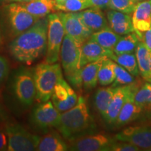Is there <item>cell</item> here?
<instances>
[{
  "label": "cell",
  "mask_w": 151,
  "mask_h": 151,
  "mask_svg": "<svg viewBox=\"0 0 151 151\" xmlns=\"http://www.w3.org/2000/svg\"><path fill=\"white\" fill-rule=\"evenodd\" d=\"M116 141L115 137L105 133L95 132L70 141L69 150L110 151L111 146Z\"/></svg>",
  "instance_id": "cell-10"
},
{
  "label": "cell",
  "mask_w": 151,
  "mask_h": 151,
  "mask_svg": "<svg viewBox=\"0 0 151 151\" xmlns=\"http://www.w3.org/2000/svg\"><path fill=\"white\" fill-rule=\"evenodd\" d=\"M113 54V50L103 48L95 41L89 39L81 47V67L83 68L87 64L102 58H111Z\"/></svg>",
  "instance_id": "cell-17"
},
{
  "label": "cell",
  "mask_w": 151,
  "mask_h": 151,
  "mask_svg": "<svg viewBox=\"0 0 151 151\" xmlns=\"http://www.w3.org/2000/svg\"><path fill=\"white\" fill-rule=\"evenodd\" d=\"M90 8H97L101 10L109 9L110 0H88Z\"/></svg>",
  "instance_id": "cell-35"
},
{
  "label": "cell",
  "mask_w": 151,
  "mask_h": 151,
  "mask_svg": "<svg viewBox=\"0 0 151 151\" xmlns=\"http://www.w3.org/2000/svg\"><path fill=\"white\" fill-rule=\"evenodd\" d=\"M107 20L111 29L120 36L134 32L129 14L111 9L107 12Z\"/></svg>",
  "instance_id": "cell-19"
},
{
  "label": "cell",
  "mask_w": 151,
  "mask_h": 151,
  "mask_svg": "<svg viewBox=\"0 0 151 151\" xmlns=\"http://www.w3.org/2000/svg\"><path fill=\"white\" fill-rule=\"evenodd\" d=\"M56 129L69 142L97 132V124L90 113L86 97L79 96L73 108L61 113Z\"/></svg>",
  "instance_id": "cell-2"
},
{
  "label": "cell",
  "mask_w": 151,
  "mask_h": 151,
  "mask_svg": "<svg viewBox=\"0 0 151 151\" xmlns=\"http://www.w3.org/2000/svg\"><path fill=\"white\" fill-rule=\"evenodd\" d=\"M141 150L135 145L125 141L117 140L111 146L110 151H139Z\"/></svg>",
  "instance_id": "cell-33"
},
{
  "label": "cell",
  "mask_w": 151,
  "mask_h": 151,
  "mask_svg": "<svg viewBox=\"0 0 151 151\" xmlns=\"http://www.w3.org/2000/svg\"><path fill=\"white\" fill-rule=\"evenodd\" d=\"M61 113L54 106L51 101L41 102L34 109L30 121L34 127L41 131L48 132L52 128H56L59 122Z\"/></svg>",
  "instance_id": "cell-11"
},
{
  "label": "cell",
  "mask_w": 151,
  "mask_h": 151,
  "mask_svg": "<svg viewBox=\"0 0 151 151\" xmlns=\"http://www.w3.org/2000/svg\"><path fill=\"white\" fill-rule=\"evenodd\" d=\"M56 10L62 12H79L90 8L88 0H67L61 3H56Z\"/></svg>",
  "instance_id": "cell-31"
},
{
  "label": "cell",
  "mask_w": 151,
  "mask_h": 151,
  "mask_svg": "<svg viewBox=\"0 0 151 151\" xmlns=\"http://www.w3.org/2000/svg\"><path fill=\"white\" fill-rule=\"evenodd\" d=\"M132 1H134V2H135V3H137V2H136V1H135V0H132Z\"/></svg>",
  "instance_id": "cell-45"
},
{
  "label": "cell",
  "mask_w": 151,
  "mask_h": 151,
  "mask_svg": "<svg viewBox=\"0 0 151 151\" xmlns=\"http://www.w3.org/2000/svg\"><path fill=\"white\" fill-rule=\"evenodd\" d=\"M4 130L8 137L9 151L37 150L41 137L28 132L18 123L9 122Z\"/></svg>",
  "instance_id": "cell-6"
},
{
  "label": "cell",
  "mask_w": 151,
  "mask_h": 151,
  "mask_svg": "<svg viewBox=\"0 0 151 151\" xmlns=\"http://www.w3.org/2000/svg\"><path fill=\"white\" fill-rule=\"evenodd\" d=\"M7 118V115L2 105L0 103V122L6 121Z\"/></svg>",
  "instance_id": "cell-38"
},
{
  "label": "cell",
  "mask_w": 151,
  "mask_h": 151,
  "mask_svg": "<svg viewBox=\"0 0 151 151\" xmlns=\"http://www.w3.org/2000/svg\"><path fill=\"white\" fill-rule=\"evenodd\" d=\"M134 101L141 110L140 120H151V84L143 83L136 90Z\"/></svg>",
  "instance_id": "cell-20"
},
{
  "label": "cell",
  "mask_w": 151,
  "mask_h": 151,
  "mask_svg": "<svg viewBox=\"0 0 151 151\" xmlns=\"http://www.w3.org/2000/svg\"><path fill=\"white\" fill-rule=\"evenodd\" d=\"M29 14L39 18H42L56 11L55 0H32L22 4Z\"/></svg>",
  "instance_id": "cell-24"
},
{
  "label": "cell",
  "mask_w": 151,
  "mask_h": 151,
  "mask_svg": "<svg viewBox=\"0 0 151 151\" xmlns=\"http://www.w3.org/2000/svg\"><path fill=\"white\" fill-rule=\"evenodd\" d=\"M48 18L38 20L29 29L15 38L9 45V51L17 61L31 64L46 54Z\"/></svg>",
  "instance_id": "cell-1"
},
{
  "label": "cell",
  "mask_w": 151,
  "mask_h": 151,
  "mask_svg": "<svg viewBox=\"0 0 151 151\" xmlns=\"http://www.w3.org/2000/svg\"><path fill=\"white\" fill-rule=\"evenodd\" d=\"M143 123L124 128L114 136L116 140L129 142L139 147L141 150H147L151 147V120H144Z\"/></svg>",
  "instance_id": "cell-9"
},
{
  "label": "cell",
  "mask_w": 151,
  "mask_h": 151,
  "mask_svg": "<svg viewBox=\"0 0 151 151\" xmlns=\"http://www.w3.org/2000/svg\"><path fill=\"white\" fill-rule=\"evenodd\" d=\"M140 41L135 32L120 37L116 46L113 49V53L116 55L135 52L137 46Z\"/></svg>",
  "instance_id": "cell-27"
},
{
  "label": "cell",
  "mask_w": 151,
  "mask_h": 151,
  "mask_svg": "<svg viewBox=\"0 0 151 151\" xmlns=\"http://www.w3.org/2000/svg\"><path fill=\"white\" fill-rule=\"evenodd\" d=\"M110 59L118 63V65H121L134 76L138 77L139 76V71L135 52L120 55L113 54Z\"/></svg>",
  "instance_id": "cell-28"
},
{
  "label": "cell",
  "mask_w": 151,
  "mask_h": 151,
  "mask_svg": "<svg viewBox=\"0 0 151 151\" xmlns=\"http://www.w3.org/2000/svg\"><path fill=\"white\" fill-rule=\"evenodd\" d=\"M145 1V0H135V1L137 3L138 2H140V1Z\"/></svg>",
  "instance_id": "cell-42"
},
{
  "label": "cell",
  "mask_w": 151,
  "mask_h": 151,
  "mask_svg": "<svg viewBox=\"0 0 151 151\" xmlns=\"http://www.w3.org/2000/svg\"><path fill=\"white\" fill-rule=\"evenodd\" d=\"M141 84L139 81H136L135 82L126 86L117 87L108 109L106 111L104 120L109 124L113 125L118 118L119 113L121 110L122 106L127 101L129 94L136 87Z\"/></svg>",
  "instance_id": "cell-14"
},
{
  "label": "cell",
  "mask_w": 151,
  "mask_h": 151,
  "mask_svg": "<svg viewBox=\"0 0 151 151\" xmlns=\"http://www.w3.org/2000/svg\"><path fill=\"white\" fill-rule=\"evenodd\" d=\"M111 64H112L115 75H116V79L111 85V86L119 87L126 86V85L131 84L132 83L135 82V76H132L121 65H118V63L113 61L112 60H111Z\"/></svg>",
  "instance_id": "cell-30"
},
{
  "label": "cell",
  "mask_w": 151,
  "mask_h": 151,
  "mask_svg": "<svg viewBox=\"0 0 151 151\" xmlns=\"http://www.w3.org/2000/svg\"><path fill=\"white\" fill-rule=\"evenodd\" d=\"M146 151H151V147H150V148H149Z\"/></svg>",
  "instance_id": "cell-44"
},
{
  "label": "cell",
  "mask_w": 151,
  "mask_h": 151,
  "mask_svg": "<svg viewBox=\"0 0 151 151\" xmlns=\"http://www.w3.org/2000/svg\"><path fill=\"white\" fill-rule=\"evenodd\" d=\"M55 1L56 3H61V2H63V1H67V0H55Z\"/></svg>",
  "instance_id": "cell-40"
},
{
  "label": "cell",
  "mask_w": 151,
  "mask_h": 151,
  "mask_svg": "<svg viewBox=\"0 0 151 151\" xmlns=\"http://www.w3.org/2000/svg\"><path fill=\"white\" fill-rule=\"evenodd\" d=\"M13 94L24 106H29L36 99V87L33 70L22 67L16 71L12 80Z\"/></svg>",
  "instance_id": "cell-5"
},
{
  "label": "cell",
  "mask_w": 151,
  "mask_h": 151,
  "mask_svg": "<svg viewBox=\"0 0 151 151\" xmlns=\"http://www.w3.org/2000/svg\"><path fill=\"white\" fill-rule=\"evenodd\" d=\"M2 43V38H1V32H0V46Z\"/></svg>",
  "instance_id": "cell-41"
},
{
  "label": "cell",
  "mask_w": 151,
  "mask_h": 151,
  "mask_svg": "<svg viewBox=\"0 0 151 151\" xmlns=\"http://www.w3.org/2000/svg\"><path fill=\"white\" fill-rule=\"evenodd\" d=\"M137 3L132 0H110L109 9L127 14H132Z\"/></svg>",
  "instance_id": "cell-32"
},
{
  "label": "cell",
  "mask_w": 151,
  "mask_h": 151,
  "mask_svg": "<svg viewBox=\"0 0 151 151\" xmlns=\"http://www.w3.org/2000/svg\"><path fill=\"white\" fill-rule=\"evenodd\" d=\"M37 150L66 151L69 150V145L58 132H47L46 135L41 138Z\"/></svg>",
  "instance_id": "cell-22"
},
{
  "label": "cell",
  "mask_w": 151,
  "mask_h": 151,
  "mask_svg": "<svg viewBox=\"0 0 151 151\" xmlns=\"http://www.w3.org/2000/svg\"><path fill=\"white\" fill-rule=\"evenodd\" d=\"M47 49L46 62L56 63L60 58V50L65 32L58 14H50L48 17Z\"/></svg>",
  "instance_id": "cell-7"
},
{
  "label": "cell",
  "mask_w": 151,
  "mask_h": 151,
  "mask_svg": "<svg viewBox=\"0 0 151 151\" xmlns=\"http://www.w3.org/2000/svg\"><path fill=\"white\" fill-rule=\"evenodd\" d=\"M120 37L121 36L113 32L109 26L104 29L92 33L90 39L95 41L103 48L113 50Z\"/></svg>",
  "instance_id": "cell-25"
},
{
  "label": "cell",
  "mask_w": 151,
  "mask_h": 151,
  "mask_svg": "<svg viewBox=\"0 0 151 151\" xmlns=\"http://www.w3.org/2000/svg\"><path fill=\"white\" fill-rule=\"evenodd\" d=\"M132 20L134 29L141 41L142 34L151 27V0L137 4L132 13Z\"/></svg>",
  "instance_id": "cell-15"
},
{
  "label": "cell",
  "mask_w": 151,
  "mask_h": 151,
  "mask_svg": "<svg viewBox=\"0 0 151 151\" xmlns=\"http://www.w3.org/2000/svg\"><path fill=\"white\" fill-rule=\"evenodd\" d=\"M141 41L146 45V46L151 52V27L142 34Z\"/></svg>",
  "instance_id": "cell-37"
},
{
  "label": "cell",
  "mask_w": 151,
  "mask_h": 151,
  "mask_svg": "<svg viewBox=\"0 0 151 151\" xmlns=\"http://www.w3.org/2000/svg\"><path fill=\"white\" fill-rule=\"evenodd\" d=\"M141 84L139 85L134 89L129 94L127 101L120 110L116 122L113 126L116 127H120L127 125L128 124L139 120L141 119V110L139 106L136 104L134 101V94L139 87Z\"/></svg>",
  "instance_id": "cell-16"
},
{
  "label": "cell",
  "mask_w": 151,
  "mask_h": 151,
  "mask_svg": "<svg viewBox=\"0 0 151 151\" xmlns=\"http://www.w3.org/2000/svg\"><path fill=\"white\" fill-rule=\"evenodd\" d=\"M58 14L63 24L65 35L70 36L83 46L90 39L92 32L85 25L77 12H61Z\"/></svg>",
  "instance_id": "cell-12"
},
{
  "label": "cell",
  "mask_w": 151,
  "mask_h": 151,
  "mask_svg": "<svg viewBox=\"0 0 151 151\" xmlns=\"http://www.w3.org/2000/svg\"><path fill=\"white\" fill-rule=\"evenodd\" d=\"M150 84H151V82H150Z\"/></svg>",
  "instance_id": "cell-46"
},
{
  "label": "cell",
  "mask_w": 151,
  "mask_h": 151,
  "mask_svg": "<svg viewBox=\"0 0 151 151\" xmlns=\"http://www.w3.org/2000/svg\"><path fill=\"white\" fill-rule=\"evenodd\" d=\"M77 14L92 33L109 27L108 20L101 9L91 7L77 12Z\"/></svg>",
  "instance_id": "cell-18"
},
{
  "label": "cell",
  "mask_w": 151,
  "mask_h": 151,
  "mask_svg": "<svg viewBox=\"0 0 151 151\" xmlns=\"http://www.w3.org/2000/svg\"><path fill=\"white\" fill-rule=\"evenodd\" d=\"M139 75L147 82H151V52L142 41L138 43L135 51Z\"/></svg>",
  "instance_id": "cell-21"
},
{
  "label": "cell",
  "mask_w": 151,
  "mask_h": 151,
  "mask_svg": "<svg viewBox=\"0 0 151 151\" xmlns=\"http://www.w3.org/2000/svg\"><path fill=\"white\" fill-rule=\"evenodd\" d=\"M5 10L11 33L16 37L40 19L29 14L20 3L9 4L6 6Z\"/></svg>",
  "instance_id": "cell-8"
},
{
  "label": "cell",
  "mask_w": 151,
  "mask_h": 151,
  "mask_svg": "<svg viewBox=\"0 0 151 151\" xmlns=\"http://www.w3.org/2000/svg\"><path fill=\"white\" fill-rule=\"evenodd\" d=\"M1 1H11V0H0Z\"/></svg>",
  "instance_id": "cell-43"
},
{
  "label": "cell",
  "mask_w": 151,
  "mask_h": 151,
  "mask_svg": "<svg viewBox=\"0 0 151 151\" xmlns=\"http://www.w3.org/2000/svg\"><path fill=\"white\" fill-rule=\"evenodd\" d=\"M116 79L113 67L110 58H105L98 72V83L101 86H107L112 84Z\"/></svg>",
  "instance_id": "cell-29"
},
{
  "label": "cell",
  "mask_w": 151,
  "mask_h": 151,
  "mask_svg": "<svg viewBox=\"0 0 151 151\" xmlns=\"http://www.w3.org/2000/svg\"><path fill=\"white\" fill-rule=\"evenodd\" d=\"M51 99L54 106L60 113H63L76 104L78 97L70 84L62 76L55 86Z\"/></svg>",
  "instance_id": "cell-13"
},
{
  "label": "cell",
  "mask_w": 151,
  "mask_h": 151,
  "mask_svg": "<svg viewBox=\"0 0 151 151\" xmlns=\"http://www.w3.org/2000/svg\"><path fill=\"white\" fill-rule=\"evenodd\" d=\"M116 88L117 87H104L99 88L96 92L94 95V106L103 118Z\"/></svg>",
  "instance_id": "cell-26"
},
{
  "label": "cell",
  "mask_w": 151,
  "mask_h": 151,
  "mask_svg": "<svg viewBox=\"0 0 151 151\" xmlns=\"http://www.w3.org/2000/svg\"><path fill=\"white\" fill-rule=\"evenodd\" d=\"M36 87V99L45 102L51 98L55 85L62 76L61 66L58 63L42 62L33 69Z\"/></svg>",
  "instance_id": "cell-4"
},
{
  "label": "cell",
  "mask_w": 151,
  "mask_h": 151,
  "mask_svg": "<svg viewBox=\"0 0 151 151\" xmlns=\"http://www.w3.org/2000/svg\"><path fill=\"white\" fill-rule=\"evenodd\" d=\"M9 67L8 61L2 56L0 55V86L8 76Z\"/></svg>",
  "instance_id": "cell-34"
},
{
  "label": "cell",
  "mask_w": 151,
  "mask_h": 151,
  "mask_svg": "<svg viewBox=\"0 0 151 151\" xmlns=\"http://www.w3.org/2000/svg\"><path fill=\"white\" fill-rule=\"evenodd\" d=\"M32 1V0H11V1H16V2H18L20 4H23V3H27L29 2V1Z\"/></svg>",
  "instance_id": "cell-39"
},
{
  "label": "cell",
  "mask_w": 151,
  "mask_h": 151,
  "mask_svg": "<svg viewBox=\"0 0 151 151\" xmlns=\"http://www.w3.org/2000/svg\"><path fill=\"white\" fill-rule=\"evenodd\" d=\"M81 47L82 45L76 42L72 37L65 35L60 54L62 67L67 81L76 90L82 88Z\"/></svg>",
  "instance_id": "cell-3"
},
{
  "label": "cell",
  "mask_w": 151,
  "mask_h": 151,
  "mask_svg": "<svg viewBox=\"0 0 151 151\" xmlns=\"http://www.w3.org/2000/svg\"><path fill=\"white\" fill-rule=\"evenodd\" d=\"M8 150V137L5 130L0 129V151Z\"/></svg>",
  "instance_id": "cell-36"
},
{
  "label": "cell",
  "mask_w": 151,
  "mask_h": 151,
  "mask_svg": "<svg viewBox=\"0 0 151 151\" xmlns=\"http://www.w3.org/2000/svg\"><path fill=\"white\" fill-rule=\"evenodd\" d=\"M105 58L87 64L81 69L82 87L86 91H90L97 87L98 83V72Z\"/></svg>",
  "instance_id": "cell-23"
}]
</instances>
